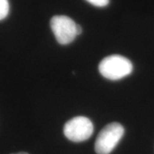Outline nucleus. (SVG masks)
I'll list each match as a JSON object with an SVG mask.
<instances>
[{"mask_svg": "<svg viewBox=\"0 0 154 154\" xmlns=\"http://www.w3.org/2000/svg\"><path fill=\"white\" fill-rule=\"evenodd\" d=\"M99 70L106 79L116 81L130 75L133 71V64L125 57L111 55L106 57L100 62Z\"/></svg>", "mask_w": 154, "mask_h": 154, "instance_id": "f257e3e1", "label": "nucleus"}, {"mask_svg": "<svg viewBox=\"0 0 154 154\" xmlns=\"http://www.w3.org/2000/svg\"><path fill=\"white\" fill-rule=\"evenodd\" d=\"M124 128L118 122H111L100 131L96 142L95 152L97 154H110L123 136Z\"/></svg>", "mask_w": 154, "mask_h": 154, "instance_id": "f03ea898", "label": "nucleus"}, {"mask_svg": "<svg viewBox=\"0 0 154 154\" xmlns=\"http://www.w3.org/2000/svg\"><path fill=\"white\" fill-rule=\"evenodd\" d=\"M63 133L69 140L82 142L91 137L94 133V124L86 116H76L65 123Z\"/></svg>", "mask_w": 154, "mask_h": 154, "instance_id": "7ed1b4c3", "label": "nucleus"}, {"mask_svg": "<svg viewBox=\"0 0 154 154\" xmlns=\"http://www.w3.org/2000/svg\"><path fill=\"white\" fill-rule=\"evenodd\" d=\"M51 28L61 45L71 43L77 36V24L66 16H54L51 19Z\"/></svg>", "mask_w": 154, "mask_h": 154, "instance_id": "20e7f679", "label": "nucleus"}, {"mask_svg": "<svg viewBox=\"0 0 154 154\" xmlns=\"http://www.w3.org/2000/svg\"><path fill=\"white\" fill-rule=\"evenodd\" d=\"M10 11V5L8 0H0V21L5 19Z\"/></svg>", "mask_w": 154, "mask_h": 154, "instance_id": "39448f33", "label": "nucleus"}, {"mask_svg": "<svg viewBox=\"0 0 154 154\" xmlns=\"http://www.w3.org/2000/svg\"><path fill=\"white\" fill-rule=\"evenodd\" d=\"M91 5L98 7H105L109 4V0H87Z\"/></svg>", "mask_w": 154, "mask_h": 154, "instance_id": "423d86ee", "label": "nucleus"}, {"mask_svg": "<svg viewBox=\"0 0 154 154\" xmlns=\"http://www.w3.org/2000/svg\"><path fill=\"white\" fill-rule=\"evenodd\" d=\"M82 27L79 26V25H77V35H80V34L82 33Z\"/></svg>", "mask_w": 154, "mask_h": 154, "instance_id": "0eeeda50", "label": "nucleus"}, {"mask_svg": "<svg viewBox=\"0 0 154 154\" xmlns=\"http://www.w3.org/2000/svg\"><path fill=\"white\" fill-rule=\"evenodd\" d=\"M15 154H28L27 152H19V153H15Z\"/></svg>", "mask_w": 154, "mask_h": 154, "instance_id": "6e6552de", "label": "nucleus"}]
</instances>
